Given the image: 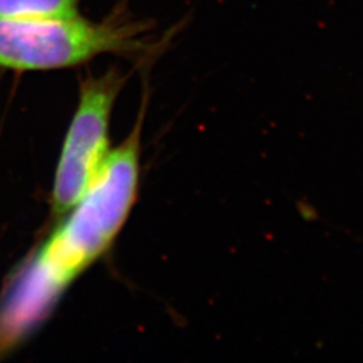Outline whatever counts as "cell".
Segmentation results:
<instances>
[{
    "instance_id": "6da1fadb",
    "label": "cell",
    "mask_w": 363,
    "mask_h": 363,
    "mask_svg": "<svg viewBox=\"0 0 363 363\" xmlns=\"http://www.w3.org/2000/svg\"><path fill=\"white\" fill-rule=\"evenodd\" d=\"M140 130L142 118L39 252L30 277L50 298L103 256L128 218L139 184Z\"/></svg>"
},
{
    "instance_id": "7a4b0ae2",
    "label": "cell",
    "mask_w": 363,
    "mask_h": 363,
    "mask_svg": "<svg viewBox=\"0 0 363 363\" xmlns=\"http://www.w3.org/2000/svg\"><path fill=\"white\" fill-rule=\"evenodd\" d=\"M148 23L121 1L101 21L81 15L0 19V67L16 72L65 69L104 54L136 55L148 48Z\"/></svg>"
},
{
    "instance_id": "3957f363",
    "label": "cell",
    "mask_w": 363,
    "mask_h": 363,
    "mask_svg": "<svg viewBox=\"0 0 363 363\" xmlns=\"http://www.w3.org/2000/svg\"><path fill=\"white\" fill-rule=\"evenodd\" d=\"M125 76L111 67L101 76H88L79 85V103L66 135L55 172L52 210L57 217L77 205L97 178L109 155V118Z\"/></svg>"
},
{
    "instance_id": "277c9868",
    "label": "cell",
    "mask_w": 363,
    "mask_h": 363,
    "mask_svg": "<svg viewBox=\"0 0 363 363\" xmlns=\"http://www.w3.org/2000/svg\"><path fill=\"white\" fill-rule=\"evenodd\" d=\"M82 0H0V19L72 18Z\"/></svg>"
}]
</instances>
